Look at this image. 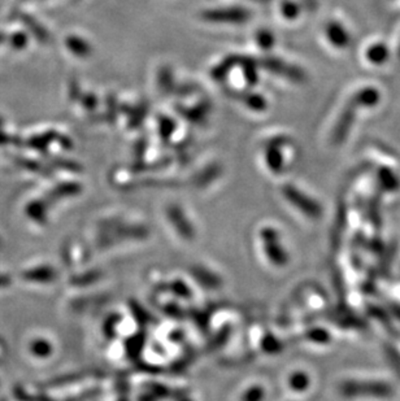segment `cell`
<instances>
[{
    "label": "cell",
    "instance_id": "cell-1",
    "mask_svg": "<svg viewBox=\"0 0 400 401\" xmlns=\"http://www.w3.org/2000/svg\"><path fill=\"white\" fill-rule=\"evenodd\" d=\"M349 393L355 396H368V398H389L392 393L390 386L385 383H356L349 386Z\"/></svg>",
    "mask_w": 400,
    "mask_h": 401
},
{
    "label": "cell",
    "instance_id": "cell-2",
    "mask_svg": "<svg viewBox=\"0 0 400 401\" xmlns=\"http://www.w3.org/2000/svg\"><path fill=\"white\" fill-rule=\"evenodd\" d=\"M205 20L214 21V22H245L248 20L250 13L245 10L232 8V10H208L203 13Z\"/></svg>",
    "mask_w": 400,
    "mask_h": 401
},
{
    "label": "cell",
    "instance_id": "cell-3",
    "mask_svg": "<svg viewBox=\"0 0 400 401\" xmlns=\"http://www.w3.org/2000/svg\"><path fill=\"white\" fill-rule=\"evenodd\" d=\"M259 42H260V44L263 46V47H268L267 42H269L270 44L273 43V37L267 33V31H263V33H260V35H259Z\"/></svg>",
    "mask_w": 400,
    "mask_h": 401
}]
</instances>
